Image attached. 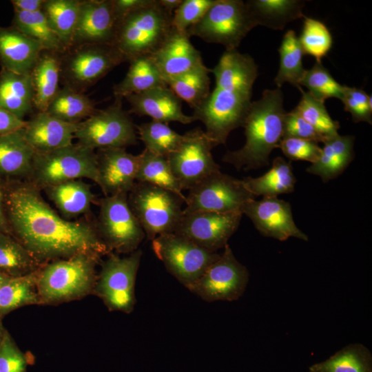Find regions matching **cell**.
I'll list each match as a JSON object with an SVG mask.
<instances>
[{
  "label": "cell",
  "instance_id": "1",
  "mask_svg": "<svg viewBox=\"0 0 372 372\" xmlns=\"http://www.w3.org/2000/svg\"><path fill=\"white\" fill-rule=\"evenodd\" d=\"M4 191L10 233L41 264L79 254L110 253L96 225L60 216L30 181H4Z\"/></svg>",
  "mask_w": 372,
  "mask_h": 372
},
{
  "label": "cell",
  "instance_id": "2",
  "mask_svg": "<svg viewBox=\"0 0 372 372\" xmlns=\"http://www.w3.org/2000/svg\"><path fill=\"white\" fill-rule=\"evenodd\" d=\"M211 72L215 87L192 116L204 124L205 134L216 147L226 143L232 130L242 126L258 74L253 58L237 50H225Z\"/></svg>",
  "mask_w": 372,
  "mask_h": 372
},
{
  "label": "cell",
  "instance_id": "3",
  "mask_svg": "<svg viewBox=\"0 0 372 372\" xmlns=\"http://www.w3.org/2000/svg\"><path fill=\"white\" fill-rule=\"evenodd\" d=\"M285 114L280 88L264 90L259 100L251 102L242 126L245 145L238 150L227 152L223 161L238 170L267 166L271 152L284 137Z\"/></svg>",
  "mask_w": 372,
  "mask_h": 372
},
{
  "label": "cell",
  "instance_id": "4",
  "mask_svg": "<svg viewBox=\"0 0 372 372\" xmlns=\"http://www.w3.org/2000/svg\"><path fill=\"white\" fill-rule=\"evenodd\" d=\"M101 258L79 254L44 264L37 278L40 304H58L93 293L97 279L96 266Z\"/></svg>",
  "mask_w": 372,
  "mask_h": 372
},
{
  "label": "cell",
  "instance_id": "5",
  "mask_svg": "<svg viewBox=\"0 0 372 372\" xmlns=\"http://www.w3.org/2000/svg\"><path fill=\"white\" fill-rule=\"evenodd\" d=\"M172 14L166 12L158 0L149 3L118 21L112 45L125 62L152 55L173 30Z\"/></svg>",
  "mask_w": 372,
  "mask_h": 372
},
{
  "label": "cell",
  "instance_id": "6",
  "mask_svg": "<svg viewBox=\"0 0 372 372\" xmlns=\"http://www.w3.org/2000/svg\"><path fill=\"white\" fill-rule=\"evenodd\" d=\"M81 178L99 183L95 150L77 143L52 151L35 152L26 180L41 190Z\"/></svg>",
  "mask_w": 372,
  "mask_h": 372
},
{
  "label": "cell",
  "instance_id": "7",
  "mask_svg": "<svg viewBox=\"0 0 372 372\" xmlns=\"http://www.w3.org/2000/svg\"><path fill=\"white\" fill-rule=\"evenodd\" d=\"M129 205L146 238L173 233L183 215L185 200L167 189L137 182L127 194Z\"/></svg>",
  "mask_w": 372,
  "mask_h": 372
},
{
  "label": "cell",
  "instance_id": "8",
  "mask_svg": "<svg viewBox=\"0 0 372 372\" xmlns=\"http://www.w3.org/2000/svg\"><path fill=\"white\" fill-rule=\"evenodd\" d=\"M254 25L245 2L215 0L201 19L186 32L207 43L223 45L225 50H237Z\"/></svg>",
  "mask_w": 372,
  "mask_h": 372
},
{
  "label": "cell",
  "instance_id": "9",
  "mask_svg": "<svg viewBox=\"0 0 372 372\" xmlns=\"http://www.w3.org/2000/svg\"><path fill=\"white\" fill-rule=\"evenodd\" d=\"M122 99L103 110H96L90 116L78 123L74 138L78 143L95 150L125 148L137 143L134 125L128 112L122 106Z\"/></svg>",
  "mask_w": 372,
  "mask_h": 372
},
{
  "label": "cell",
  "instance_id": "10",
  "mask_svg": "<svg viewBox=\"0 0 372 372\" xmlns=\"http://www.w3.org/2000/svg\"><path fill=\"white\" fill-rule=\"evenodd\" d=\"M142 254L141 249L126 257L110 252L101 262L93 293L110 311L130 313L134 310L135 282Z\"/></svg>",
  "mask_w": 372,
  "mask_h": 372
},
{
  "label": "cell",
  "instance_id": "11",
  "mask_svg": "<svg viewBox=\"0 0 372 372\" xmlns=\"http://www.w3.org/2000/svg\"><path fill=\"white\" fill-rule=\"evenodd\" d=\"M152 247L167 271L188 289L220 256L175 233L156 237Z\"/></svg>",
  "mask_w": 372,
  "mask_h": 372
},
{
  "label": "cell",
  "instance_id": "12",
  "mask_svg": "<svg viewBox=\"0 0 372 372\" xmlns=\"http://www.w3.org/2000/svg\"><path fill=\"white\" fill-rule=\"evenodd\" d=\"M127 194L107 196L100 200L96 227L110 252L131 254L137 250L145 237L129 205Z\"/></svg>",
  "mask_w": 372,
  "mask_h": 372
},
{
  "label": "cell",
  "instance_id": "13",
  "mask_svg": "<svg viewBox=\"0 0 372 372\" xmlns=\"http://www.w3.org/2000/svg\"><path fill=\"white\" fill-rule=\"evenodd\" d=\"M61 59V74L66 85L83 92L118 65L125 62L113 45L92 44L76 46Z\"/></svg>",
  "mask_w": 372,
  "mask_h": 372
},
{
  "label": "cell",
  "instance_id": "14",
  "mask_svg": "<svg viewBox=\"0 0 372 372\" xmlns=\"http://www.w3.org/2000/svg\"><path fill=\"white\" fill-rule=\"evenodd\" d=\"M252 198L255 197L245 189L241 180L220 170L189 189L183 213L241 211Z\"/></svg>",
  "mask_w": 372,
  "mask_h": 372
},
{
  "label": "cell",
  "instance_id": "15",
  "mask_svg": "<svg viewBox=\"0 0 372 372\" xmlns=\"http://www.w3.org/2000/svg\"><path fill=\"white\" fill-rule=\"evenodd\" d=\"M249 271L227 244L219 258L211 264L189 289L203 300L234 301L244 293Z\"/></svg>",
  "mask_w": 372,
  "mask_h": 372
},
{
  "label": "cell",
  "instance_id": "16",
  "mask_svg": "<svg viewBox=\"0 0 372 372\" xmlns=\"http://www.w3.org/2000/svg\"><path fill=\"white\" fill-rule=\"evenodd\" d=\"M214 145L200 127L184 134L167 161L182 189H190L211 174L220 171L211 154Z\"/></svg>",
  "mask_w": 372,
  "mask_h": 372
},
{
  "label": "cell",
  "instance_id": "17",
  "mask_svg": "<svg viewBox=\"0 0 372 372\" xmlns=\"http://www.w3.org/2000/svg\"><path fill=\"white\" fill-rule=\"evenodd\" d=\"M242 216L241 211H198L183 214L173 233L209 251L217 252L228 244L229 239L238 229Z\"/></svg>",
  "mask_w": 372,
  "mask_h": 372
},
{
  "label": "cell",
  "instance_id": "18",
  "mask_svg": "<svg viewBox=\"0 0 372 372\" xmlns=\"http://www.w3.org/2000/svg\"><path fill=\"white\" fill-rule=\"evenodd\" d=\"M241 211L252 221L256 229L265 237L280 241L294 237L307 241L308 236L296 225L289 203L278 197H262L248 200Z\"/></svg>",
  "mask_w": 372,
  "mask_h": 372
},
{
  "label": "cell",
  "instance_id": "19",
  "mask_svg": "<svg viewBox=\"0 0 372 372\" xmlns=\"http://www.w3.org/2000/svg\"><path fill=\"white\" fill-rule=\"evenodd\" d=\"M117 22L112 0L81 1L70 48L83 45H112Z\"/></svg>",
  "mask_w": 372,
  "mask_h": 372
},
{
  "label": "cell",
  "instance_id": "20",
  "mask_svg": "<svg viewBox=\"0 0 372 372\" xmlns=\"http://www.w3.org/2000/svg\"><path fill=\"white\" fill-rule=\"evenodd\" d=\"M99 173L98 185L105 196L128 194L134 187L139 156L125 148H105L96 152Z\"/></svg>",
  "mask_w": 372,
  "mask_h": 372
},
{
  "label": "cell",
  "instance_id": "21",
  "mask_svg": "<svg viewBox=\"0 0 372 372\" xmlns=\"http://www.w3.org/2000/svg\"><path fill=\"white\" fill-rule=\"evenodd\" d=\"M125 98L130 106L129 114L147 116L152 121L165 123L178 122L187 125L195 121L193 116L183 112L181 100L167 85L130 94Z\"/></svg>",
  "mask_w": 372,
  "mask_h": 372
},
{
  "label": "cell",
  "instance_id": "22",
  "mask_svg": "<svg viewBox=\"0 0 372 372\" xmlns=\"http://www.w3.org/2000/svg\"><path fill=\"white\" fill-rule=\"evenodd\" d=\"M189 38L187 33L173 28L158 49L150 55L165 81L204 63L200 51Z\"/></svg>",
  "mask_w": 372,
  "mask_h": 372
},
{
  "label": "cell",
  "instance_id": "23",
  "mask_svg": "<svg viewBox=\"0 0 372 372\" xmlns=\"http://www.w3.org/2000/svg\"><path fill=\"white\" fill-rule=\"evenodd\" d=\"M42 46L13 26H0L1 69L17 74H30L42 52Z\"/></svg>",
  "mask_w": 372,
  "mask_h": 372
},
{
  "label": "cell",
  "instance_id": "24",
  "mask_svg": "<svg viewBox=\"0 0 372 372\" xmlns=\"http://www.w3.org/2000/svg\"><path fill=\"white\" fill-rule=\"evenodd\" d=\"M77 126L78 123H66L46 112H39L26 121L23 132L35 152H48L71 145Z\"/></svg>",
  "mask_w": 372,
  "mask_h": 372
},
{
  "label": "cell",
  "instance_id": "25",
  "mask_svg": "<svg viewBox=\"0 0 372 372\" xmlns=\"http://www.w3.org/2000/svg\"><path fill=\"white\" fill-rule=\"evenodd\" d=\"M34 153L24 137L23 129L0 136V178L3 181L26 180Z\"/></svg>",
  "mask_w": 372,
  "mask_h": 372
},
{
  "label": "cell",
  "instance_id": "26",
  "mask_svg": "<svg viewBox=\"0 0 372 372\" xmlns=\"http://www.w3.org/2000/svg\"><path fill=\"white\" fill-rule=\"evenodd\" d=\"M354 136L338 133L326 136L321 154L307 172L320 176L324 183L340 175L353 160Z\"/></svg>",
  "mask_w": 372,
  "mask_h": 372
},
{
  "label": "cell",
  "instance_id": "27",
  "mask_svg": "<svg viewBox=\"0 0 372 372\" xmlns=\"http://www.w3.org/2000/svg\"><path fill=\"white\" fill-rule=\"evenodd\" d=\"M254 26L282 30L287 23L304 17V1L299 0H250L245 2Z\"/></svg>",
  "mask_w": 372,
  "mask_h": 372
},
{
  "label": "cell",
  "instance_id": "28",
  "mask_svg": "<svg viewBox=\"0 0 372 372\" xmlns=\"http://www.w3.org/2000/svg\"><path fill=\"white\" fill-rule=\"evenodd\" d=\"M59 54L43 51L30 72L34 90V107L45 112L58 93L61 59Z\"/></svg>",
  "mask_w": 372,
  "mask_h": 372
},
{
  "label": "cell",
  "instance_id": "29",
  "mask_svg": "<svg viewBox=\"0 0 372 372\" xmlns=\"http://www.w3.org/2000/svg\"><path fill=\"white\" fill-rule=\"evenodd\" d=\"M0 107L21 120L32 112L34 90L30 74H21L1 70Z\"/></svg>",
  "mask_w": 372,
  "mask_h": 372
},
{
  "label": "cell",
  "instance_id": "30",
  "mask_svg": "<svg viewBox=\"0 0 372 372\" xmlns=\"http://www.w3.org/2000/svg\"><path fill=\"white\" fill-rule=\"evenodd\" d=\"M43 190L66 220L86 214L94 198L90 186L81 179L59 183Z\"/></svg>",
  "mask_w": 372,
  "mask_h": 372
},
{
  "label": "cell",
  "instance_id": "31",
  "mask_svg": "<svg viewBox=\"0 0 372 372\" xmlns=\"http://www.w3.org/2000/svg\"><path fill=\"white\" fill-rule=\"evenodd\" d=\"M241 181L254 197H277L280 194L293 192L296 178L290 162L278 156L273 160L271 169L262 176L245 177Z\"/></svg>",
  "mask_w": 372,
  "mask_h": 372
},
{
  "label": "cell",
  "instance_id": "32",
  "mask_svg": "<svg viewBox=\"0 0 372 372\" xmlns=\"http://www.w3.org/2000/svg\"><path fill=\"white\" fill-rule=\"evenodd\" d=\"M124 79L113 87L115 97L141 93L167 84L149 55L132 59Z\"/></svg>",
  "mask_w": 372,
  "mask_h": 372
},
{
  "label": "cell",
  "instance_id": "33",
  "mask_svg": "<svg viewBox=\"0 0 372 372\" xmlns=\"http://www.w3.org/2000/svg\"><path fill=\"white\" fill-rule=\"evenodd\" d=\"M43 265L39 262L10 233L0 231V273L16 278L31 273Z\"/></svg>",
  "mask_w": 372,
  "mask_h": 372
},
{
  "label": "cell",
  "instance_id": "34",
  "mask_svg": "<svg viewBox=\"0 0 372 372\" xmlns=\"http://www.w3.org/2000/svg\"><path fill=\"white\" fill-rule=\"evenodd\" d=\"M211 69L204 63L194 69L165 80L169 88L191 108H198L210 93Z\"/></svg>",
  "mask_w": 372,
  "mask_h": 372
},
{
  "label": "cell",
  "instance_id": "35",
  "mask_svg": "<svg viewBox=\"0 0 372 372\" xmlns=\"http://www.w3.org/2000/svg\"><path fill=\"white\" fill-rule=\"evenodd\" d=\"M39 269L25 276L10 278L0 287V319L23 306L40 304L37 290Z\"/></svg>",
  "mask_w": 372,
  "mask_h": 372
},
{
  "label": "cell",
  "instance_id": "36",
  "mask_svg": "<svg viewBox=\"0 0 372 372\" xmlns=\"http://www.w3.org/2000/svg\"><path fill=\"white\" fill-rule=\"evenodd\" d=\"M12 26L37 41L44 51L63 54L68 51L59 37L51 29L41 11L26 12L14 10Z\"/></svg>",
  "mask_w": 372,
  "mask_h": 372
},
{
  "label": "cell",
  "instance_id": "37",
  "mask_svg": "<svg viewBox=\"0 0 372 372\" xmlns=\"http://www.w3.org/2000/svg\"><path fill=\"white\" fill-rule=\"evenodd\" d=\"M96 110L94 101L83 92H77L65 85L59 89L45 112L64 122L77 124L90 116Z\"/></svg>",
  "mask_w": 372,
  "mask_h": 372
},
{
  "label": "cell",
  "instance_id": "38",
  "mask_svg": "<svg viewBox=\"0 0 372 372\" xmlns=\"http://www.w3.org/2000/svg\"><path fill=\"white\" fill-rule=\"evenodd\" d=\"M309 372H372V355L360 343L350 344L324 361L312 364Z\"/></svg>",
  "mask_w": 372,
  "mask_h": 372
},
{
  "label": "cell",
  "instance_id": "39",
  "mask_svg": "<svg viewBox=\"0 0 372 372\" xmlns=\"http://www.w3.org/2000/svg\"><path fill=\"white\" fill-rule=\"evenodd\" d=\"M136 180L171 191L185 200L167 158L144 149L140 154Z\"/></svg>",
  "mask_w": 372,
  "mask_h": 372
},
{
  "label": "cell",
  "instance_id": "40",
  "mask_svg": "<svg viewBox=\"0 0 372 372\" xmlns=\"http://www.w3.org/2000/svg\"><path fill=\"white\" fill-rule=\"evenodd\" d=\"M81 1L45 0L41 11L49 25L68 50L76 24Z\"/></svg>",
  "mask_w": 372,
  "mask_h": 372
},
{
  "label": "cell",
  "instance_id": "41",
  "mask_svg": "<svg viewBox=\"0 0 372 372\" xmlns=\"http://www.w3.org/2000/svg\"><path fill=\"white\" fill-rule=\"evenodd\" d=\"M280 66L274 82L280 88L285 83L298 87L306 70L302 63L303 50L293 30L287 31L278 49Z\"/></svg>",
  "mask_w": 372,
  "mask_h": 372
},
{
  "label": "cell",
  "instance_id": "42",
  "mask_svg": "<svg viewBox=\"0 0 372 372\" xmlns=\"http://www.w3.org/2000/svg\"><path fill=\"white\" fill-rule=\"evenodd\" d=\"M136 128L145 149L165 158L178 149L184 138V134L173 130L167 123L156 121L136 125Z\"/></svg>",
  "mask_w": 372,
  "mask_h": 372
},
{
  "label": "cell",
  "instance_id": "43",
  "mask_svg": "<svg viewBox=\"0 0 372 372\" xmlns=\"http://www.w3.org/2000/svg\"><path fill=\"white\" fill-rule=\"evenodd\" d=\"M301 85L306 87L313 97L323 103L329 98L341 100L344 90V85L338 83L321 62H316L311 69L305 70L299 83Z\"/></svg>",
  "mask_w": 372,
  "mask_h": 372
},
{
  "label": "cell",
  "instance_id": "44",
  "mask_svg": "<svg viewBox=\"0 0 372 372\" xmlns=\"http://www.w3.org/2000/svg\"><path fill=\"white\" fill-rule=\"evenodd\" d=\"M297 87L302 97L294 108L296 112L325 137L337 134L340 123L329 116L324 103L304 92L300 86Z\"/></svg>",
  "mask_w": 372,
  "mask_h": 372
},
{
  "label": "cell",
  "instance_id": "45",
  "mask_svg": "<svg viewBox=\"0 0 372 372\" xmlns=\"http://www.w3.org/2000/svg\"><path fill=\"white\" fill-rule=\"evenodd\" d=\"M299 41L304 54H309L321 62L331 48L333 39L324 23L316 19L304 17Z\"/></svg>",
  "mask_w": 372,
  "mask_h": 372
},
{
  "label": "cell",
  "instance_id": "46",
  "mask_svg": "<svg viewBox=\"0 0 372 372\" xmlns=\"http://www.w3.org/2000/svg\"><path fill=\"white\" fill-rule=\"evenodd\" d=\"M215 0H183L174 12L172 27L179 32L187 30L198 22L214 4Z\"/></svg>",
  "mask_w": 372,
  "mask_h": 372
},
{
  "label": "cell",
  "instance_id": "47",
  "mask_svg": "<svg viewBox=\"0 0 372 372\" xmlns=\"http://www.w3.org/2000/svg\"><path fill=\"white\" fill-rule=\"evenodd\" d=\"M344 110L349 112L354 123H372L371 96L363 90L344 85L341 99Z\"/></svg>",
  "mask_w": 372,
  "mask_h": 372
},
{
  "label": "cell",
  "instance_id": "48",
  "mask_svg": "<svg viewBox=\"0 0 372 372\" xmlns=\"http://www.w3.org/2000/svg\"><path fill=\"white\" fill-rule=\"evenodd\" d=\"M278 147L290 160L305 161L311 164L318 161L322 152L318 143L294 137H283Z\"/></svg>",
  "mask_w": 372,
  "mask_h": 372
},
{
  "label": "cell",
  "instance_id": "49",
  "mask_svg": "<svg viewBox=\"0 0 372 372\" xmlns=\"http://www.w3.org/2000/svg\"><path fill=\"white\" fill-rule=\"evenodd\" d=\"M27 358L6 330L0 344V372H26Z\"/></svg>",
  "mask_w": 372,
  "mask_h": 372
},
{
  "label": "cell",
  "instance_id": "50",
  "mask_svg": "<svg viewBox=\"0 0 372 372\" xmlns=\"http://www.w3.org/2000/svg\"><path fill=\"white\" fill-rule=\"evenodd\" d=\"M284 137H294L322 143L325 136L301 117L293 109L286 112L284 118Z\"/></svg>",
  "mask_w": 372,
  "mask_h": 372
},
{
  "label": "cell",
  "instance_id": "51",
  "mask_svg": "<svg viewBox=\"0 0 372 372\" xmlns=\"http://www.w3.org/2000/svg\"><path fill=\"white\" fill-rule=\"evenodd\" d=\"M26 121L0 107V136L10 134L23 129Z\"/></svg>",
  "mask_w": 372,
  "mask_h": 372
},
{
  "label": "cell",
  "instance_id": "52",
  "mask_svg": "<svg viewBox=\"0 0 372 372\" xmlns=\"http://www.w3.org/2000/svg\"><path fill=\"white\" fill-rule=\"evenodd\" d=\"M149 0H112V5L117 20L136 10L149 3Z\"/></svg>",
  "mask_w": 372,
  "mask_h": 372
},
{
  "label": "cell",
  "instance_id": "53",
  "mask_svg": "<svg viewBox=\"0 0 372 372\" xmlns=\"http://www.w3.org/2000/svg\"><path fill=\"white\" fill-rule=\"evenodd\" d=\"M45 0H12L14 10L34 12L41 11Z\"/></svg>",
  "mask_w": 372,
  "mask_h": 372
},
{
  "label": "cell",
  "instance_id": "54",
  "mask_svg": "<svg viewBox=\"0 0 372 372\" xmlns=\"http://www.w3.org/2000/svg\"><path fill=\"white\" fill-rule=\"evenodd\" d=\"M0 231L10 233L5 211L4 181L0 178ZM11 234V233H10Z\"/></svg>",
  "mask_w": 372,
  "mask_h": 372
},
{
  "label": "cell",
  "instance_id": "55",
  "mask_svg": "<svg viewBox=\"0 0 372 372\" xmlns=\"http://www.w3.org/2000/svg\"><path fill=\"white\" fill-rule=\"evenodd\" d=\"M183 0H158L161 7L167 12L174 14L176 9L180 6Z\"/></svg>",
  "mask_w": 372,
  "mask_h": 372
},
{
  "label": "cell",
  "instance_id": "56",
  "mask_svg": "<svg viewBox=\"0 0 372 372\" xmlns=\"http://www.w3.org/2000/svg\"><path fill=\"white\" fill-rule=\"evenodd\" d=\"M6 329L4 327L2 320L0 319V344L1 343V341L3 340V335L6 331Z\"/></svg>",
  "mask_w": 372,
  "mask_h": 372
},
{
  "label": "cell",
  "instance_id": "57",
  "mask_svg": "<svg viewBox=\"0 0 372 372\" xmlns=\"http://www.w3.org/2000/svg\"><path fill=\"white\" fill-rule=\"evenodd\" d=\"M9 278H10L9 277L5 276L0 273V287Z\"/></svg>",
  "mask_w": 372,
  "mask_h": 372
}]
</instances>
